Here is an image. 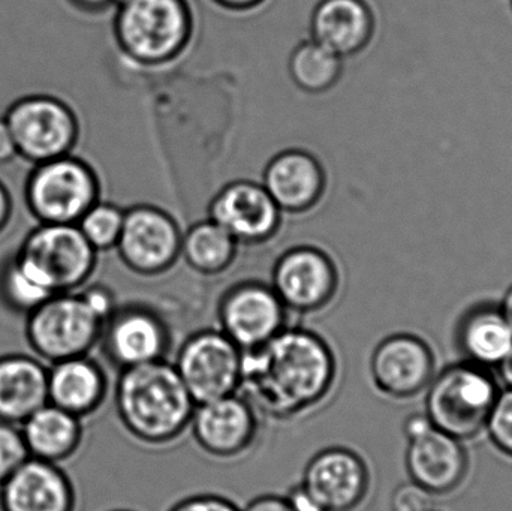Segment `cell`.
Wrapping results in <instances>:
<instances>
[{"instance_id": "1", "label": "cell", "mask_w": 512, "mask_h": 511, "mask_svg": "<svg viewBox=\"0 0 512 511\" xmlns=\"http://www.w3.org/2000/svg\"><path fill=\"white\" fill-rule=\"evenodd\" d=\"M337 380L333 345L315 330L286 326L267 344L243 353L239 393L259 417L292 422L324 404Z\"/></svg>"}, {"instance_id": "2", "label": "cell", "mask_w": 512, "mask_h": 511, "mask_svg": "<svg viewBox=\"0 0 512 511\" xmlns=\"http://www.w3.org/2000/svg\"><path fill=\"white\" fill-rule=\"evenodd\" d=\"M195 402L167 359L120 371L114 408L126 432L143 446H171L189 431Z\"/></svg>"}, {"instance_id": "3", "label": "cell", "mask_w": 512, "mask_h": 511, "mask_svg": "<svg viewBox=\"0 0 512 511\" xmlns=\"http://www.w3.org/2000/svg\"><path fill=\"white\" fill-rule=\"evenodd\" d=\"M114 6V36L135 63L164 65L191 41L194 17L186 0H116Z\"/></svg>"}, {"instance_id": "4", "label": "cell", "mask_w": 512, "mask_h": 511, "mask_svg": "<svg viewBox=\"0 0 512 511\" xmlns=\"http://www.w3.org/2000/svg\"><path fill=\"white\" fill-rule=\"evenodd\" d=\"M427 389L426 416L459 441L472 440L487 428L501 393L490 369L468 362L448 366Z\"/></svg>"}, {"instance_id": "5", "label": "cell", "mask_w": 512, "mask_h": 511, "mask_svg": "<svg viewBox=\"0 0 512 511\" xmlns=\"http://www.w3.org/2000/svg\"><path fill=\"white\" fill-rule=\"evenodd\" d=\"M23 195L38 224H78L101 200V182L89 162L71 153L33 165Z\"/></svg>"}, {"instance_id": "6", "label": "cell", "mask_w": 512, "mask_h": 511, "mask_svg": "<svg viewBox=\"0 0 512 511\" xmlns=\"http://www.w3.org/2000/svg\"><path fill=\"white\" fill-rule=\"evenodd\" d=\"M24 320L27 347L47 365L90 356L104 329V321L87 306L78 291L54 294Z\"/></svg>"}, {"instance_id": "7", "label": "cell", "mask_w": 512, "mask_h": 511, "mask_svg": "<svg viewBox=\"0 0 512 511\" xmlns=\"http://www.w3.org/2000/svg\"><path fill=\"white\" fill-rule=\"evenodd\" d=\"M15 257L53 294L83 290L98 264V251L77 224H38L21 242Z\"/></svg>"}, {"instance_id": "8", "label": "cell", "mask_w": 512, "mask_h": 511, "mask_svg": "<svg viewBox=\"0 0 512 511\" xmlns=\"http://www.w3.org/2000/svg\"><path fill=\"white\" fill-rule=\"evenodd\" d=\"M3 117L14 135L18 156L32 165L71 155L80 140V119L59 96H23L9 105Z\"/></svg>"}, {"instance_id": "9", "label": "cell", "mask_w": 512, "mask_h": 511, "mask_svg": "<svg viewBox=\"0 0 512 511\" xmlns=\"http://www.w3.org/2000/svg\"><path fill=\"white\" fill-rule=\"evenodd\" d=\"M173 365L197 405L239 393L243 351L218 327L189 335Z\"/></svg>"}, {"instance_id": "10", "label": "cell", "mask_w": 512, "mask_h": 511, "mask_svg": "<svg viewBox=\"0 0 512 511\" xmlns=\"http://www.w3.org/2000/svg\"><path fill=\"white\" fill-rule=\"evenodd\" d=\"M298 485L319 511H355L369 497L372 474L360 453L333 446L309 459Z\"/></svg>"}, {"instance_id": "11", "label": "cell", "mask_w": 512, "mask_h": 511, "mask_svg": "<svg viewBox=\"0 0 512 511\" xmlns=\"http://www.w3.org/2000/svg\"><path fill=\"white\" fill-rule=\"evenodd\" d=\"M270 285L286 311L298 315L316 314L336 299L339 270L321 249L297 246L277 260Z\"/></svg>"}, {"instance_id": "12", "label": "cell", "mask_w": 512, "mask_h": 511, "mask_svg": "<svg viewBox=\"0 0 512 511\" xmlns=\"http://www.w3.org/2000/svg\"><path fill=\"white\" fill-rule=\"evenodd\" d=\"M288 314L271 285L242 282L219 300L218 329L245 353L282 332L288 326Z\"/></svg>"}, {"instance_id": "13", "label": "cell", "mask_w": 512, "mask_h": 511, "mask_svg": "<svg viewBox=\"0 0 512 511\" xmlns=\"http://www.w3.org/2000/svg\"><path fill=\"white\" fill-rule=\"evenodd\" d=\"M99 348L119 371L167 359L171 332L164 318L146 306L119 308L104 323Z\"/></svg>"}, {"instance_id": "14", "label": "cell", "mask_w": 512, "mask_h": 511, "mask_svg": "<svg viewBox=\"0 0 512 511\" xmlns=\"http://www.w3.org/2000/svg\"><path fill=\"white\" fill-rule=\"evenodd\" d=\"M435 368L432 347L414 333H393L382 339L369 362L373 386L394 401L420 395L435 378Z\"/></svg>"}, {"instance_id": "15", "label": "cell", "mask_w": 512, "mask_h": 511, "mask_svg": "<svg viewBox=\"0 0 512 511\" xmlns=\"http://www.w3.org/2000/svg\"><path fill=\"white\" fill-rule=\"evenodd\" d=\"M180 248L182 233L164 210L153 206L125 210L116 249L129 270L143 276L161 275L174 266Z\"/></svg>"}, {"instance_id": "16", "label": "cell", "mask_w": 512, "mask_h": 511, "mask_svg": "<svg viewBox=\"0 0 512 511\" xmlns=\"http://www.w3.org/2000/svg\"><path fill=\"white\" fill-rule=\"evenodd\" d=\"M259 414L240 393L195 405L191 431L201 452L219 461H233L254 447Z\"/></svg>"}, {"instance_id": "17", "label": "cell", "mask_w": 512, "mask_h": 511, "mask_svg": "<svg viewBox=\"0 0 512 511\" xmlns=\"http://www.w3.org/2000/svg\"><path fill=\"white\" fill-rule=\"evenodd\" d=\"M209 219L228 231L239 245H256L267 242L277 233L282 210L261 183L237 180L213 198Z\"/></svg>"}, {"instance_id": "18", "label": "cell", "mask_w": 512, "mask_h": 511, "mask_svg": "<svg viewBox=\"0 0 512 511\" xmlns=\"http://www.w3.org/2000/svg\"><path fill=\"white\" fill-rule=\"evenodd\" d=\"M405 464L411 482L433 497L457 491L469 473V456L463 441L435 426L408 440Z\"/></svg>"}, {"instance_id": "19", "label": "cell", "mask_w": 512, "mask_h": 511, "mask_svg": "<svg viewBox=\"0 0 512 511\" xmlns=\"http://www.w3.org/2000/svg\"><path fill=\"white\" fill-rule=\"evenodd\" d=\"M77 488L62 465L29 458L2 486V511H77Z\"/></svg>"}, {"instance_id": "20", "label": "cell", "mask_w": 512, "mask_h": 511, "mask_svg": "<svg viewBox=\"0 0 512 511\" xmlns=\"http://www.w3.org/2000/svg\"><path fill=\"white\" fill-rule=\"evenodd\" d=\"M261 185L282 213H301L318 204L327 180L315 156L291 149L277 153L268 162Z\"/></svg>"}, {"instance_id": "21", "label": "cell", "mask_w": 512, "mask_h": 511, "mask_svg": "<svg viewBox=\"0 0 512 511\" xmlns=\"http://www.w3.org/2000/svg\"><path fill=\"white\" fill-rule=\"evenodd\" d=\"M375 32V11L367 0H319L310 18V39L340 59L366 50Z\"/></svg>"}, {"instance_id": "22", "label": "cell", "mask_w": 512, "mask_h": 511, "mask_svg": "<svg viewBox=\"0 0 512 511\" xmlns=\"http://www.w3.org/2000/svg\"><path fill=\"white\" fill-rule=\"evenodd\" d=\"M107 372L90 356L48 365V404L84 420L104 407L108 398Z\"/></svg>"}, {"instance_id": "23", "label": "cell", "mask_w": 512, "mask_h": 511, "mask_svg": "<svg viewBox=\"0 0 512 511\" xmlns=\"http://www.w3.org/2000/svg\"><path fill=\"white\" fill-rule=\"evenodd\" d=\"M456 344L465 362L499 368L512 351V327L501 303L480 302L466 309L457 323Z\"/></svg>"}, {"instance_id": "24", "label": "cell", "mask_w": 512, "mask_h": 511, "mask_svg": "<svg viewBox=\"0 0 512 511\" xmlns=\"http://www.w3.org/2000/svg\"><path fill=\"white\" fill-rule=\"evenodd\" d=\"M48 404V365L33 354L0 356V422L20 426Z\"/></svg>"}, {"instance_id": "25", "label": "cell", "mask_w": 512, "mask_h": 511, "mask_svg": "<svg viewBox=\"0 0 512 511\" xmlns=\"http://www.w3.org/2000/svg\"><path fill=\"white\" fill-rule=\"evenodd\" d=\"M84 420L51 404L20 425L30 458L62 465L77 455L84 441Z\"/></svg>"}, {"instance_id": "26", "label": "cell", "mask_w": 512, "mask_h": 511, "mask_svg": "<svg viewBox=\"0 0 512 511\" xmlns=\"http://www.w3.org/2000/svg\"><path fill=\"white\" fill-rule=\"evenodd\" d=\"M239 242L212 219L192 225L182 234L180 255L195 272L219 275L233 264Z\"/></svg>"}, {"instance_id": "27", "label": "cell", "mask_w": 512, "mask_h": 511, "mask_svg": "<svg viewBox=\"0 0 512 511\" xmlns=\"http://www.w3.org/2000/svg\"><path fill=\"white\" fill-rule=\"evenodd\" d=\"M292 81L307 93H324L336 86L343 71V59L309 39L301 42L289 56Z\"/></svg>"}, {"instance_id": "28", "label": "cell", "mask_w": 512, "mask_h": 511, "mask_svg": "<svg viewBox=\"0 0 512 511\" xmlns=\"http://www.w3.org/2000/svg\"><path fill=\"white\" fill-rule=\"evenodd\" d=\"M51 296L54 294L15 254L0 267V302L12 314L26 318Z\"/></svg>"}, {"instance_id": "29", "label": "cell", "mask_w": 512, "mask_h": 511, "mask_svg": "<svg viewBox=\"0 0 512 511\" xmlns=\"http://www.w3.org/2000/svg\"><path fill=\"white\" fill-rule=\"evenodd\" d=\"M123 221L125 210L116 204L99 200L84 213L77 225L87 242L101 252L116 248L122 234Z\"/></svg>"}, {"instance_id": "30", "label": "cell", "mask_w": 512, "mask_h": 511, "mask_svg": "<svg viewBox=\"0 0 512 511\" xmlns=\"http://www.w3.org/2000/svg\"><path fill=\"white\" fill-rule=\"evenodd\" d=\"M29 458L20 426L0 422V486Z\"/></svg>"}, {"instance_id": "31", "label": "cell", "mask_w": 512, "mask_h": 511, "mask_svg": "<svg viewBox=\"0 0 512 511\" xmlns=\"http://www.w3.org/2000/svg\"><path fill=\"white\" fill-rule=\"evenodd\" d=\"M486 429L493 446L512 459V387L499 393Z\"/></svg>"}, {"instance_id": "32", "label": "cell", "mask_w": 512, "mask_h": 511, "mask_svg": "<svg viewBox=\"0 0 512 511\" xmlns=\"http://www.w3.org/2000/svg\"><path fill=\"white\" fill-rule=\"evenodd\" d=\"M391 511H432L433 495L414 482L403 483L391 495Z\"/></svg>"}, {"instance_id": "33", "label": "cell", "mask_w": 512, "mask_h": 511, "mask_svg": "<svg viewBox=\"0 0 512 511\" xmlns=\"http://www.w3.org/2000/svg\"><path fill=\"white\" fill-rule=\"evenodd\" d=\"M168 511H242L236 503L216 494L192 495Z\"/></svg>"}, {"instance_id": "34", "label": "cell", "mask_w": 512, "mask_h": 511, "mask_svg": "<svg viewBox=\"0 0 512 511\" xmlns=\"http://www.w3.org/2000/svg\"><path fill=\"white\" fill-rule=\"evenodd\" d=\"M90 309L101 318L107 321L117 309L116 297L111 293L110 288L104 285H86L83 290L78 291Z\"/></svg>"}, {"instance_id": "35", "label": "cell", "mask_w": 512, "mask_h": 511, "mask_svg": "<svg viewBox=\"0 0 512 511\" xmlns=\"http://www.w3.org/2000/svg\"><path fill=\"white\" fill-rule=\"evenodd\" d=\"M242 511H295L288 498L282 495L265 494L249 501L248 506Z\"/></svg>"}, {"instance_id": "36", "label": "cell", "mask_w": 512, "mask_h": 511, "mask_svg": "<svg viewBox=\"0 0 512 511\" xmlns=\"http://www.w3.org/2000/svg\"><path fill=\"white\" fill-rule=\"evenodd\" d=\"M18 158L17 146H15L14 135L5 117H0V165L9 164Z\"/></svg>"}, {"instance_id": "37", "label": "cell", "mask_w": 512, "mask_h": 511, "mask_svg": "<svg viewBox=\"0 0 512 511\" xmlns=\"http://www.w3.org/2000/svg\"><path fill=\"white\" fill-rule=\"evenodd\" d=\"M14 213V201L5 183L0 180V234L6 230Z\"/></svg>"}, {"instance_id": "38", "label": "cell", "mask_w": 512, "mask_h": 511, "mask_svg": "<svg viewBox=\"0 0 512 511\" xmlns=\"http://www.w3.org/2000/svg\"><path fill=\"white\" fill-rule=\"evenodd\" d=\"M221 8L233 12L254 11L258 6L264 5L267 0H213Z\"/></svg>"}, {"instance_id": "39", "label": "cell", "mask_w": 512, "mask_h": 511, "mask_svg": "<svg viewBox=\"0 0 512 511\" xmlns=\"http://www.w3.org/2000/svg\"><path fill=\"white\" fill-rule=\"evenodd\" d=\"M75 8L81 9L84 12H90V14H96V12L105 11V9L114 6L116 0H69Z\"/></svg>"}, {"instance_id": "40", "label": "cell", "mask_w": 512, "mask_h": 511, "mask_svg": "<svg viewBox=\"0 0 512 511\" xmlns=\"http://www.w3.org/2000/svg\"><path fill=\"white\" fill-rule=\"evenodd\" d=\"M499 371H501L502 380H504L508 386L512 387V351L510 356L504 360V363L499 366Z\"/></svg>"}, {"instance_id": "41", "label": "cell", "mask_w": 512, "mask_h": 511, "mask_svg": "<svg viewBox=\"0 0 512 511\" xmlns=\"http://www.w3.org/2000/svg\"><path fill=\"white\" fill-rule=\"evenodd\" d=\"M501 308L512 327V285L508 288L507 293H505L504 300L501 302Z\"/></svg>"}, {"instance_id": "42", "label": "cell", "mask_w": 512, "mask_h": 511, "mask_svg": "<svg viewBox=\"0 0 512 511\" xmlns=\"http://www.w3.org/2000/svg\"><path fill=\"white\" fill-rule=\"evenodd\" d=\"M114 511H131V510H114Z\"/></svg>"}, {"instance_id": "43", "label": "cell", "mask_w": 512, "mask_h": 511, "mask_svg": "<svg viewBox=\"0 0 512 511\" xmlns=\"http://www.w3.org/2000/svg\"><path fill=\"white\" fill-rule=\"evenodd\" d=\"M510 2H511V9H512V0H510Z\"/></svg>"}, {"instance_id": "44", "label": "cell", "mask_w": 512, "mask_h": 511, "mask_svg": "<svg viewBox=\"0 0 512 511\" xmlns=\"http://www.w3.org/2000/svg\"><path fill=\"white\" fill-rule=\"evenodd\" d=\"M432 511H435V510H432Z\"/></svg>"}]
</instances>
